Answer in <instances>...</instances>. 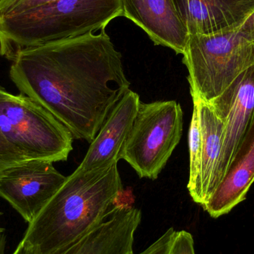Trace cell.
<instances>
[{
  "label": "cell",
  "mask_w": 254,
  "mask_h": 254,
  "mask_svg": "<svg viewBox=\"0 0 254 254\" xmlns=\"http://www.w3.org/2000/svg\"><path fill=\"white\" fill-rule=\"evenodd\" d=\"M10 77L74 138L89 143L130 86L122 54L104 29L21 52Z\"/></svg>",
  "instance_id": "1"
},
{
  "label": "cell",
  "mask_w": 254,
  "mask_h": 254,
  "mask_svg": "<svg viewBox=\"0 0 254 254\" xmlns=\"http://www.w3.org/2000/svg\"><path fill=\"white\" fill-rule=\"evenodd\" d=\"M122 191L118 163L90 171L75 170L28 224L19 243L39 254L71 244L108 217Z\"/></svg>",
  "instance_id": "2"
},
{
  "label": "cell",
  "mask_w": 254,
  "mask_h": 254,
  "mask_svg": "<svg viewBox=\"0 0 254 254\" xmlns=\"http://www.w3.org/2000/svg\"><path fill=\"white\" fill-rule=\"evenodd\" d=\"M121 16L122 0H55L0 19V55L13 62L24 51L104 30Z\"/></svg>",
  "instance_id": "3"
},
{
  "label": "cell",
  "mask_w": 254,
  "mask_h": 254,
  "mask_svg": "<svg viewBox=\"0 0 254 254\" xmlns=\"http://www.w3.org/2000/svg\"><path fill=\"white\" fill-rule=\"evenodd\" d=\"M183 56L190 92L209 103L254 65V41L237 29L190 35Z\"/></svg>",
  "instance_id": "4"
},
{
  "label": "cell",
  "mask_w": 254,
  "mask_h": 254,
  "mask_svg": "<svg viewBox=\"0 0 254 254\" xmlns=\"http://www.w3.org/2000/svg\"><path fill=\"white\" fill-rule=\"evenodd\" d=\"M0 132L28 160L65 161L73 149L70 130L22 93L0 99Z\"/></svg>",
  "instance_id": "5"
},
{
  "label": "cell",
  "mask_w": 254,
  "mask_h": 254,
  "mask_svg": "<svg viewBox=\"0 0 254 254\" xmlns=\"http://www.w3.org/2000/svg\"><path fill=\"white\" fill-rule=\"evenodd\" d=\"M182 132L183 111L179 103L140 101L121 159L139 177L155 180L180 142Z\"/></svg>",
  "instance_id": "6"
},
{
  "label": "cell",
  "mask_w": 254,
  "mask_h": 254,
  "mask_svg": "<svg viewBox=\"0 0 254 254\" xmlns=\"http://www.w3.org/2000/svg\"><path fill=\"white\" fill-rule=\"evenodd\" d=\"M66 177L53 163L27 160L0 176V197L31 223L62 186Z\"/></svg>",
  "instance_id": "7"
},
{
  "label": "cell",
  "mask_w": 254,
  "mask_h": 254,
  "mask_svg": "<svg viewBox=\"0 0 254 254\" xmlns=\"http://www.w3.org/2000/svg\"><path fill=\"white\" fill-rule=\"evenodd\" d=\"M139 209L116 205L108 217L71 244L45 254H134V236L141 222ZM12 254H39L19 243Z\"/></svg>",
  "instance_id": "8"
},
{
  "label": "cell",
  "mask_w": 254,
  "mask_h": 254,
  "mask_svg": "<svg viewBox=\"0 0 254 254\" xmlns=\"http://www.w3.org/2000/svg\"><path fill=\"white\" fill-rule=\"evenodd\" d=\"M209 104L224 124L223 146L219 166L221 182L254 118V65L243 71Z\"/></svg>",
  "instance_id": "9"
},
{
  "label": "cell",
  "mask_w": 254,
  "mask_h": 254,
  "mask_svg": "<svg viewBox=\"0 0 254 254\" xmlns=\"http://www.w3.org/2000/svg\"><path fill=\"white\" fill-rule=\"evenodd\" d=\"M140 103L139 95L128 89L110 112L76 171H90L120 161Z\"/></svg>",
  "instance_id": "10"
},
{
  "label": "cell",
  "mask_w": 254,
  "mask_h": 254,
  "mask_svg": "<svg viewBox=\"0 0 254 254\" xmlns=\"http://www.w3.org/2000/svg\"><path fill=\"white\" fill-rule=\"evenodd\" d=\"M123 16L141 28L155 45L183 55L189 39L173 0H122Z\"/></svg>",
  "instance_id": "11"
},
{
  "label": "cell",
  "mask_w": 254,
  "mask_h": 254,
  "mask_svg": "<svg viewBox=\"0 0 254 254\" xmlns=\"http://www.w3.org/2000/svg\"><path fill=\"white\" fill-rule=\"evenodd\" d=\"M189 35L233 31L254 11V0H173Z\"/></svg>",
  "instance_id": "12"
},
{
  "label": "cell",
  "mask_w": 254,
  "mask_h": 254,
  "mask_svg": "<svg viewBox=\"0 0 254 254\" xmlns=\"http://www.w3.org/2000/svg\"><path fill=\"white\" fill-rule=\"evenodd\" d=\"M254 182V116L222 180L202 206L212 218L228 214L244 201Z\"/></svg>",
  "instance_id": "13"
},
{
  "label": "cell",
  "mask_w": 254,
  "mask_h": 254,
  "mask_svg": "<svg viewBox=\"0 0 254 254\" xmlns=\"http://www.w3.org/2000/svg\"><path fill=\"white\" fill-rule=\"evenodd\" d=\"M198 106L201 127V164L200 188L195 203L202 207L220 183L219 166L224 140V124L209 103L190 92Z\"/></svg>",
  "instance_id": "14"
},
{
  "label": "cell",
  "mask_w": 254,
  "mask_h": 254,
  "mask_svg": "<svg viewBox=\"0 0 254 254\" xmlns=\"http://www.w3.org/2000/svg\"><path fill=\"white\" fill-rule=\"evenodd\" d=\"M192 102L193 110L189 129L190 178L188 189L191 198L195 202L200 188L202 138L198 106L194 100H192Z\"/></svg>",
  "instance_id": "15"
},
{
  "label": "cell",
  "mask_w": 254,
  "mask_h": 254,
  "mask_svg": "<svg viewBox=\"0 0 254 254\" xmlns=\"http://www.w3.org/2000/svg\"><path fill=\"white\" fill-rule=\"evenodd\" d=\"M55 0H0V19L29 11Z\"/></svg>",
  "instance_id": "16"
},
{
  "label": "cell",
  "mask_w": 254,
  "mask_h": 254,
  "mask_svg": "<svg viewBox=\"0 0 254 254\" xmlns=\"http://www.w3.org/2000/svg\"><path fill=\"white\" fill-rule=\"evenodd\" d=\"M27 160L0 132V176L10 167Z\"/></svg>",
  "instance_id": "17"
},
{
  "label": "cell",
  "mask_w": 254,
  "mask_h": 254,
  "mask_svg": "<svg viewBox=\"0 0 254 254\" xmlns=\"http://www.w3.org/2000/svg\"><path fill=\"white\" fill-rule=\"evenodd\" d=\"M169 254H195L192 234L186 231H176Z\"/></svg>",
  "instance_id": "18"
},
{
  "label": "cell",
  "mask_w": 254,
  "mask_h": 254,
  "mask_svg": "<svg viewBox=\"0 0 254 254\" xmlns=\"http://www.w3.org/2000/svg\"><path fill=\"white\" fill-rule=\"evenodd\" d=\"M176 231L169 228L147 249L138 254H169Z\"/></svg>",
  "instance_id": "19"
},
{
  "label": "cell",
  "mask_w": 254,
  "mask_h": 254,
  "mask_svg": "<svg viewBox=\"0 0 254 254\" xmlns=\"http://www.w3.org/2000/svg\"><path fill=\"white\" fill-rule=\"evenodd\" d=\"M239 32L254 41V11L238 28Z\"/></svg>",
  "instance_id": "20"
},
{
  "label": "cell",
  "mask_w": 254,
  "mask_h": 254,
  "mask_svg": "<svg viewBox=\"0 0 254 254\" xmlns=\"http://www.w3.org/2000/svg\"><path fill=\"white\" fill-rule=\"evenodd\" d=\"M6 246H7V237L5 234H0V254H5Z\"/></svg>",
  "instance_id": "21"
},
{
  "label": "cell",
  "mask_w": 254,
  "mask_h": 254,
  "mask_svg": "<svg viewBox=\"0 0 254 254\" xmlns=\"http://www.w3.org/2000/svg\"><path fill=\"white\" fill-rule=\"evenodd\" d=\"M10 95V93H9L8 92H7L5 89L0 87V99H1V98H6V97L9 96Z\"/></svg>",
  "instance_id": "22"
},
{
  "label": "cell",
  "mask_w": 254,
  "mask_h": 254,
  "mask_svg": "<svg viewBox=\"0 0 254 254\" xmlns=\"http://www.w3.org/2000/svg\"><path fill=\"white\" fill-rule=\"evenodd\" d=\"M2 214H3V213H1V212H0V216H1V215H2ZM4 231H5V230H4V228H1V227L0 226V234H4Z\"/></svg>",
  "instance_id": "23"
}]
</instances>
